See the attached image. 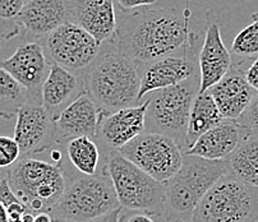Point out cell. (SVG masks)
Segmentation results:
<instances>
[{
    "label": "cell",
    "instance_id": "603a6c76",
    "mask_svg": "<svg viewBox=\"0 0 258 222\" xmlns=\"http://www.w3.org/2000/svg\"><path fill=\"white\" fill-rule=\"evenodd\" d=\"M221 120H224V118L220 114L211 95L209 92L198 94L192 105V110H190L184 152L188 151L201 135L210 130L212 126L219 124Z\"/></svg>",
    "mask_w": 258,
    "mask_h": 222
},
{
    "label": "cell",
    "instance_id": "ffe728a7",
    "mask_svg": "<svg viewBox=\"0 0 258 222\" xmlns=\"http://www.w3.org/2000/svg\"><path fill=\"white\" fill-rule=\"evenodd\" d=\"M247 134L238 121L224 119L201 135L184 155L210 161H224L235 151Z\"/></svg>",
    "mask_w": 258,
    "mask_h": 222
},
{
    "label": "cell",
    "instance_id": "e0dca14e",
    "mask_svg": "<svg viewBox=\"0 0 258 222\" xmlns=\"http://www.w3.org/2000/svg\"><path fill=\"white\" fill-rule=\"evenodd\" d=\"M233 65V58L221 37L220 26L210 21L204 41L198 52L201 87L200 94L207 92L225 77Z\"/></svg>",
    "mask_w": 258,
    "mask_h": 222
},
{
    "label": "cell",
    "instance_id": "f546056e",
    "mask_svg": "<svg viewBox=\"0 0 258 222\" xmlns=\"http://www.w3.org/2000/svg\"><path fill=\"white\" fill-rule=\"evenodd\" d=\"M116 6L123 12H129L132 9H145L155 6L159 0H115Z\"/></svg>",
    "mask_w": 258,
    "mask_h": 222
},
{
    "label": "cell",
    "instance_id": "83f0119b",
    "mask_svg": "<svg viewBox=\"0 0 258 222\" xmlns=\"http://www.w3.org/2000/svg\"><path fill=\"white\" fill-rule=\"evenodd\" d=\"M21 159V150L14 138L0 135V169L8 170Z\"/></svg>",
    "mask_w": 258,
    "mask_h": 222
},
{
    "label": "cell",
    "instance_id": "1f68e13d",
    "mask_svg": "<svg viewBox=\"0 0 258 222\" xmlns=\"http://www.w3.org/2000/svg\"><path fill=\"white\" fill-rule=\"evenodd\" d=\"M0 202L3 203L4 206H6V208L11 206V204H13V203L21 202V200L16 197V194L12 192L7 179L3 181V183L0 184Z\"/></svg>",
    "mask_w": 258,
    "mask_h": 222
},
{
    "label": "cell",
    "instance_id": "e575fe53",
    "mask_svg": "<svg viewBox=\"0 0 258 222\" xmlns=\"http://www.w3.org/2000/svg\"><path fill=\"white\" fill-rule=\"evenodd\" d=\"M32 222H54V217L50 212H39L33 216Z\"/></svg>",
    "mask_w": 258,
    "mask_h": 222
},
{
    "label": "cell",
    "instance_id": "30bf717a",
    "mask_svg": "<svg viewBox=\"0 0 258 222\" xmlns=\"http://www.w3.org/2000/svg\"><path fill=\"white\" fill-rule=\"evenodd\" d=\"M40 42L50 63L81 76L95 63L102 46L90 33L72 22L55 28Z\"/></svg>",
    "mask_w": 258,
    "mask_h": 222
},
{
    "label": "cell",
    "instance_id": "52a82bcc",
    "mask_svg": "<svg viewBox=\"0 0 258 222\" xmlns=\"http://www.w3.org/2000/svg\"><path fill=\"white\" fill-rule=\"evenodd\" d=\"M119 207L111 180L101 169L96 175L68 178L60 200L50 212L67 221L90 222Z\"/></svg>",
    "mask_w": 258,
    "mask_h": 222
},
{
    "label": "cell",
    "instance_id": "d6a6232c",
    "mask_svg": "<svg viewBox=\"0 0 258 222\" xmlns=\"http://www.w3.org/2000/svg\"><path fill=\"white\" fill-rule=\"evenodd\" d=\"M244 76L248 85H249L258 94V58L254 59V60L245 68Z\"/></svg>",
    "mask_w": 258,
    "mask_h": 222
},
{
    "label": "cell",
    "instance_id": "484cf974",
    "mask_svg": "<svg viewBox=\"0 0 258 222\" xmlns=\"http://www.w3.org/2000/svg\"><path fill=\"white\" fill-rule=\"evenodd\" d=\"M230 54L233 63L240 66L258 58V12L252 14V21L234 37Z\"/></svg>",
    "mask_w": 258,
    "mask_h": 222
},
{
    "label": "cell",
    "instance_id": "8992f818",
    "mask_svg": "<svg viewBox=\"0 0 258 222\" xmlns=\"http://www.w3.org/2000/svg\"><path fill=\"white\" fill-rule=\"evenodd\" d=\"M200 87L201 78L197 74L180 85L149 94L145 132L170 137L184 151L190 110Z\"/></svg>",
    "mask_w": 258,
    "mask_h": 222
},
{
    "label": "cell",
    "instance_id": "74e56055",
    "mask_svg": "<svg viewBox=\"0 0 258 222\" xmlns=\"http://www.w3.org/2000/svg\"><path fill=\"white\" fill-rule=\"evenodd\" d=\"M7 179V170H3V169H0V184L3 183L4 180Z\"/></svg>",
    "mask_w": 258,
    "mask_h": 222
},
{
    "label": "cell",
    "instance_id": "4dcf8cb0",
    "mask_svg": "<svg viewBox=\"0 0 258 222\" xmlns=\"http://www.w3.org/2000/svg\"><path fill=\"white\" fill-rule=\"evenodd\" d=\"M128 212L124 208L119 207V208L114 209V211L109 212V213L104 214V216L99 217L96 219H92L90 222H125L126 217H128Z\"/></svg>",
    "mask_w": 258,
    "mask_h": 222
},
{
    "label": "cell",
    "instance_id": "cb8c5ba5",
    "mask_svg": "<svg viewBox=\"0 0 258 222\" xmlns=\"http://www.w3.org/2000/svg\"><path fill=\"white\" fill-rule=\"evenodd\" d=\"M69 162L81 175L92 176L99 173L101 164V148L97 142L88 137H77L64 143Z\"/></svg>",
    "mask_w": 258,
    "mask_h": 222
},
{
    "label": "cell",
    "instance_id": "5b68a950",
    "mask_svg": "<svg viewBox=\"0 0 258 222\" xmlns=\"http://www.w3.org/2000/svg\"><path fill=\"white\" fill-rule=\"evenodd\" d=\"M102 170L111 180L121 208L162 218L165 185L128 161L118 151L104 155Z\"/></svg>",
    "mask_w": 258,
    "mask_h": 222
},
{
    "label": "cell",
    "instance_id": "6da1fadb",
    "mask_svg": "<svg viewBox=\"0 0 258 222\" xmlns=\"http://www.w3.org/2000/svg\"><path fill=\"white\" fill-rule=\"evenodd\" d=\"M189 8H145L118 23L116 46L126 58L141 64L152 63L201 42L190 30Z\"/></svg>",
    "mask_w": 258,
    "mask_h": 222
},
{
    "label": "cell",
    "instance_id": "44dd1931",
    "mask_svg": "<svg viewBox=\"0 0 258 222\" xmlns=\"http://www.w3.org/2000/svg\"><path fill=\"white\" fill-rule=\"evenodd\" d=\"M85 92L83 76L50 63L49 74L41 90V99L42 106L54 120Z\"/></svg>",
    "mask_w": 258,
    "mask_h": 222
},
{
    "label": "cell",
    "instance_id": "d590c367",
    "mask_svg": "<svg viewBox=\"0 0 258 222\" xmlns=\"http://www.w3.org/2000/svg\"><path fill=\"white\" fill-rule=\"evenodd\" d=\"M0 222H8V212L2 202H0Z\"/></svg>",
    "mask_w": 258,
    "mask_h": 222
},
{
    "label": "cell",
    "instance_id": "9a60e30c",
    "mask_svg": "<svg viewBox=\"0 0 258 222\" xmlns=\"http://www.w3.org/2000/svg\"><path fill=\"white\" fill-rule=\"evenodd\" d=\"M69 22L80 26L100 44L116 37L115 0H67Z\"/></svg>",
    "mask_w": 258,
    "mask_h": 222
},
{
    "label": "cell",
    "instance_id": "2e32d148",
    "mask_svg": "<svg viewBox=\"0 0 258 222\" xmlns=\"http://www.w3.org/2000/svg\"><path fill=\"white\" fill-rule=\"evenodd\" d=\"M67 22H69L67 0H27L17 20V25L27 35L26 41H40Z\"/></svg>",
    "mask_w": 258,
    "mask_h": 222
},
{
    "label": "cell",
    "instance_id": "7a4b0ae2",
    "mask_svg": "<svg viewBox=\"0 0 258 222\" xmlns=\"http://www.w3.org/2000/svg\"><path fill=\"white\" fill-rule=\"evenodd\" d=\"M86 94L101 111L115 113L140 105V65L116 46V37L102 44L95 63L83 74Z\"/></svg>",
    "mask_w": 258,
    "mask_h": 222
},
{
    "label": "cell",
    "instance_id": "d6986e66",
    "mask_svg": "<svg viewBox=\"0 0 258 222\" xmlns=\"http://www.w3.org/2000/svg\"><path fill=\"white\" fill-rule=\"evenodd\" d=\"M244 71L242 66L233 63L225 77L207 91L224 119L238 120L257 95L248 85Z\"/></svg>",
    "mask_w": 258,
    "mask_h": 222
},
{
    "label": "cell",
    "instance_id": "4fadbf2b",
    "mask_svg": "<svg viewBox=\"0 0 258 222\" xmlns=\"http://www.w3.org/2000/svg\"><path fill=\"white\" fill-rule=\"evenodd\" d=\"M147 106L149 100L146 99L137 106L121 109L115 113H105L100 110L95 140L99 147L104 148V155L119 151L138 135L145 133Z\"/></svg>",
    "mask_w": 258,
    "mask_h": 222
},
{
    "label": "cell",
    "instance_id": "5bb4252c",
    "mask_svg": "<svg viewBox=\"0 0 258 222\" xmlns=\"http://www.w3.org/2000/svg\"><path fill=\"white\" fill-rule=\"evenodd\" d=\"M13 138L20 145L21 157H31L58 145L54 119L42 105L26 104L21 107Z\"/></svg>",
    "mask_w": 258,
    "mask_h": 222
},
{
    "label": "cell",
    "instance_id": "ba28073f",
    "mask_svg": "<svg viewBox=\"0 0 258 222\" xmlns=\"http://www.w3.org/2000/svg\"><path fill=\"white\" fill-rule=\"evenodd\" d=\"M192 222H258V188L223 176L192 214Z\"/></svg>",
    "mask_w": 258,
    "mask_h": 222
},
{
    "label": "cell",
    "instance_id": "7402d4cb",
    "mask_svg": "<svg viewBox=\"0 0 258 222\" xmlns=\"http://www.w3.org/2000/svg\"><path fill=\"white\" fill-rule=\"evenodd\" d=\"M224 161L229 175L249 187L258 188V137L247 134Z\"/></svg>",
    "mask_w": 258,
    "mask_h": 222
},
{
    "label": "cell",
    "instance_id": "ab89813d",
    "mask_svg": "<svg viewBox=\"0 0 258 222\" xmlns=\"http://www.w3.org/2000/svg\"><path fill=\"white\" fill-rule=\"evenodd\" d=\"M247 2H255V0H247Z\"/></svg>",
    "mask_w": 258,
    "mask_h": 222
},
{
    "label": "cell",
    "instance_id": "9c48e42d",
    "mask_svg": "<svg viewBox=\"0 0 258 222\" xmlns=\"http://www.w3.org/2000/svg\"><path fill=\"white\" fill-rule=\"evenodd\" d=\"M118 152L164 185L178 173L184 157L183 148L170 137L146 132Z\"/></svg>",
    "mask_w": 258,
    "mask_h": 222
},
{
    "label": "cell",
    "instance_id": "8d00e7d4",
    "mask_svg": "<svg viewBox=\"0 0 258 222\" xmlns=\"http://www.w3.org/2000/svg\"><path fill=\"white\" fill-rule=\"evenodd\" d=\"M50 213H51V212H50ZM51 214H52V217H54V222H71V221H67V219H64L63 217L58 216V214H54V213H51Z\"/></svg>",
    "mask_w": 258,
    "mask_h": 222
},
{
    "label": "cell",
    "instance_id": "8fae6325",
    "mask_svg": "<svg viewBox=\"0 0 258 222\" xmlns=\"http://www.w3.org/2000/svg\"><path fill=\"white\" fill-rule=\"evenodd\" d=\"M201 42L155 60L152 63L141 64L140 104L145 96L155 91L174 87L200 74L198 52Z\"/></svg>",
    "mask_w": 258,
    "mask_h": 222
},
{
    "label": "cell",
    "instance_id": "836d02e7",
    "mask_svg": "<svg viewBox=\"0 0 258 222\" xmlns=\"http://www.w3.org/2000/svg\"><path fill=\"white\" fill-rule=\"evenodd\" d=\"M125 222H156L154 219V217L150 216V214L141 213V212H135L132 214H128Z\"/></svg>",
    "mask_w": 258,
    "mask_h": 222
},
{
    "label": "cell",
    "instance_id": "d4e9b609",
    "mask_svg": "<svg viewBox=\"0 0 258 222\" xmlns=\"http://www.w3.org/2000/svg\"><path fill=\"white\" fill-rule=\"evenodd\" d=\"M26 104H28L26 88L8 71L0 68V119L11 120Z\"/></svg>",
    "mask_w": 258,
    "mask_h": 222
},
{
    "label": "cell",
    "instance_id": "277c9868",
    "mask_svg": "<svg viewBox=\"0 0 258 222\" xmlns=\"http://www.w3.org/2000/svg\"><path fill=\"white\" fill-rule=\"evenodd\" d=\"M7 181L31 213L50 212L60 200L68 184L61 164L21 157L7 170Z\"/></svg>",
    "mask_w": 258,
    "mask_h": 222
},
{
    "label": "cell",
    "instance_id": "7c38bea8",
    "mask_svg": "<svg viewBox=\"0 0 258 222\" xmlns=\"http://www.w3.org/2000/svg\"><path fill=\"white\" fill-rule=\"evenodd\" d=\"M0 68L26 88L28 104L42 105L41 90L50 70V61L40 41H25L8 59L0 61Z\"/></svg>",
    "mask_w": 258,
    "mask_h": 222
},
{
    "label": "cell",
    "instance_id": "f1b7e54d",
    "mask_svg": "<svg viewBox=\"0 0 258 222\" xmlns=\"http://www.w3.org/2000/svg\"><path fill=\"white\" fill-rule=\"evenodd\" d=\"M236 121L248 134L258 137V94L253 97L244 113Z\"/></svg>",
    "mask_w": 258,
    "mask_h": 222
},
{
    "label": "cell",
    "instance_id": "f35d334b",
    "mask_svg": "<svg viewBox=\"0 0 258 222\" xmlns=\"http://www.w3.org/2000/svg\"><path fill=\"white\" fill-rule=\"evenodd\" d=\"M0 49H2V37H0Z\"/></svg>",
    "mask_w": 258,
    "mask_h": 222
},
{
    "label": "cell",
    "instance_id": "3957f363",
    "mask_svg": "<svg viewBox=\"0 0 258 222\" xmlns=\"http://www.w3.org/2000/svg\"><path fill=\"white\" fill-rule=\"evenodd\" d=\"M228 175L225 161H210L184 155L178 173L165 184V212L168 222L192 218L200 202L215 184Z\"/></svg>",
    "mask_w": 258,
    "mask_h": 222
},
{
    "label": "cell",
    "instance_id": "4316f807",
    "mask_svg": "<svg viewBox=\"0 0 258 222\" xmlns=\"http://www.w3.org/2000/svg\"><path fill=\"white\" fill-rule=\"evenodd\" d=\"M27 0H0V37L11 40L20 35V26L17 25L18 16Z\"/></svg>",
    "mask_w": 258,
    "mask_h": 222
},
{
    "label": "cell",
    "instance_id": "60d3db41",
    "mask_svg": "<svg viewBox=\"0 0 258 222\" xmlns=\"http://www.w3.org/2000/svg\"><path fill=\"white\" fill-rule=\"evenodd\" d=\"M181 222H189V221H181Z\"/></svg>",
    "mask_w": 258,
    "mask_h": 222
},
{
    "label": "cell",
    "instance_id": "ac0fdd59",
    "mask_svg": "<svg viewBox=\"0 0 258 222\" xmlns=\"http://www.w3.org/2000/svg\"><path fill=\"white\" fill-rule=\"evenodd\" d=\"M100 119V109L87 94H82L75 102L55 119V140L63 145L67 140L77 137L95 139Z\"/></svg>",
    "mask_w": 258,
    "mask_h": 222
}]
</instances>
